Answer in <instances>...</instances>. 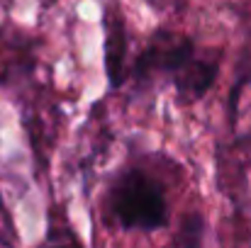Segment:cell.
<instances>
[{"label": "cell", "mask_w": 251, "mask_h": 248, "mask_svg": "<svg viewBox=\"0 0 251 248\" xmlns=\"http://www.w3.org/2000/svg\"><path fill=\"white\" fill-rule=\"evenodd\" d=\"M107 214L125 231H159L168 224L164 185L144 168H125L110 185Z\"/></svg>", "instance_id": "obj_1"}, {"label": "cell", "mask_w": 251, "mask_h": 248, "mask_svg": "<svg viewBox=\"0 0 251 248\" xmlns=\"http://www.w3.org/2000/svg\"><path fill=\"white\" fill-rule=\"evenodd\" d=\"M34 66V39L12 24H0V88L27 81Z\"/></svg>", "instance_id": "obj_2"}, {"label": "cell", "mask_w": 251, "mask_h": 248, "mask_svg": "<svg viewBox=\"0 0 251 248\" xmlns=\"http://www.w3.org/2000/svg\"><path fill=\"white\" fill-rule=\"evenodd\" d=\"M222 56L217 51L195 49V54L180 66V71L171 78V85L176 88L180 102H198L202 100L220 76Z\"/></svg>", "instance_id": "obj_3"}, {"label": "cell", "mask_w": 251, "mask_h": 248, "mask_svg": "<svg viewBox=\"0 0 251 248\" xmlns=\"http://www.w3.org/2000/svg\"><path fill=\"white\" fill-rule=\"evenodd\" d=\"M127 32L120 17H107V42H105V68L112 88H120L129 76L127 64Z\"/></svg>", "instance_id": "obj_4"}, {"label": "cell", "mask_w": 251, "mask_h": 248, "mask_svg": "<svg viewBox=\"0 0 251 248\" xmlns=\"http://www.w3.org/2000/svg\"><path fill=\"white\" fill-rule=\"evenodd\" d=\"M229 129L239 141H251V73H244L229 92Z\"/></svg>", "instance_id": "obj_5"}, {"label": "cell", "mask_w": 251, "mask_h": 248, "mask_svg": "<svg viewBox=\"0 0 251 248\" xmlns=\"http://www.w3.org/2000/svg\"><path fill=\"white\" fill-rule=\"evenodd\" d=\"M202 231H205V222L200 219V217H185V222H183V229H180V234L176 236V244H188V246H193V244H202Z\"/></svg>", "instance_id": "obj_6"}, {"label": "cell", "mask_w": 251, "mask_h": 248, "mask_svg": "<svg viewBox=\"0 0 251 248\" xmlns=\"http://www.w3.org/2000/svg\"><path fill=\"white\" fill-rule=\"evenodd\" d=\"M15 244H20L17 231H15V222H12L10 209L0 195V246H15Z\"/></svg>", "instance_id": "obj_7"}]
</instances>
